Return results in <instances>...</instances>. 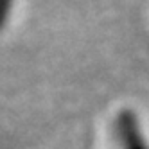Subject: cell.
I'll return each instance as SVG.
<instances>
[{
	"label": "cell",
	"instance_id": "6da1fadb",
	"mask_svg": "<svg viewBox=\"0 0 149 149\" xmlns=\"http://www.w3.org/2000/svg\"><path fill=\"white\" fill-rule=\"evenodd\" d=\"M115 131L120 140L122 149H149V144L144 138L140 122L135 111L122 110L115 119Z\"/></svg>",
	"mask_w": 149,
	"mask_h": 149
},
{
	"label": "cell",
	"instance_id": "7a4b0ae2",
	"mask_svg": "<svg viewBox=\"0 0 149 149\" xmlns=\"http://www.w3.org/2000/svg\"><path fill=\"white\" fill-rule=\"evenodd\" d=\"M11 7H13V0H0V31H2L6 27V24H7Z\"/></svg>",
	"mask_w": 149,
	"mask_h": 149
}]
</instances>
